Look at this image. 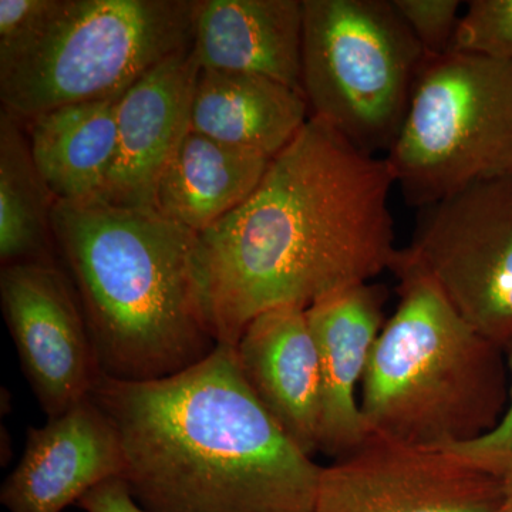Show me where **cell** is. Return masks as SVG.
Returning <instances> with one entry per match:
<instances>
[{
  "label": "cell",
  "instance_id": "cell-1",
  "mask_svg": "<svg viewBox=\"0 0 512 512\" xmlns=\"http://www.w3.org/2000/svg\"><path fill=\"white\" fill-rule=\"evenodd\" d=\"M386 158L309 119L241 207L197 235L195 268L218 345L259 313L308 309L392 269L399 248Z\"/></svg>",
  "mask_w": 512,
  "mask_h": 512
},
{
  "label": "cell",
  "instance_id": "cell-2",
  "mask_svg": "<svg viewBox=\"0 0 512 512\" xmlns=\"http://www.w3.org/2000/svg\"><path fill=\"white\" fill-rule=\"evenodd\" d=\"M90 399L123 446L128 490L148 512H313L322 467L248 386L234 346L164 379L101 375Z\"/></svg>",
  "mask_w": 512,
  "mask_h": 512
},
{
  "label": "cell",
  "instance_id": "cell-3",
  "mask_svg": "<svg viewBox=\"0 0 512 512\" xmlns=\"http://www.w3.org/2000/svg\"><path fill=\"white\" fill-rule=\"evenodd\" d=\"M50 221L101 375L150 382L214 352L195 232L156 210L100 201L55 202Z\"/></svg>",
  "mask_w": 512,
  "mask_h": 512
},
{
  "label": "cell",
  "instance_id": "cell-4",
  "mask_svg": "<svg viewBox=\"0 0 512 512\" xmlns=\"http://www.w3.org/2000/svg\"><path fill=\"white\" fill-rule=\"evenodd\" d=\"M390 271L400 299L360 386L367 433L431 448L483 436L508 403L504 349L471 328L399 254Z\"/></svg>",
  "mask_w": 512,
  "mask_h": 512
},
{
  "label": "cell",
  "instance_id": "cell-5",
  "mask_svg": "<svg viewBox=\"0 0 512 512\" xmlns=\"http://www.w3.org/2000/svg\"><path fill=\"white\" fill-rule=\"evenodd\" d=\"M191 0H59L45 28L0 64L3 110L20 121L69 104L117 99L192 46Z\"/></svg>",
  "mask_w": 512,
  "mask_h": 512
},
{
  "label": "cell",
  "instance_id": "cell-6",
  "mask_svg": "<svg viewBox=\"0 0 512 512\" xmlns=\"http://www.w3.org/2000/svg\"><path fill=\"white\" fill-rule=\"evenodd\" d=\"M424 57L392 0H303L309 113L370 156L399 136Z\"/></svg>",
  "mask_w": 512,
  "mask_h": 512
},
{
  "label": "cell",
  "instance_id": "cell-7",
  "mask_svg": "<svg viewBox=\"0 0 512 512\" xmlns=\"http://www.w3.org/2000/svg\"><path fill=\"white\" fill-rule=\"evenodd\" d=\"M384 158L404 200L419 210L512 174V62L453 50L424 57Z\"/></svg>",
  "mask_w": 512,
  "mask_h": 512
},
{
  "label": "cell",
  "instance_id": "cell-8",
  "mask_svg": "<svg viewBox=\"0 0 512 512\" xmlns=\"http://www.w3.org/2000/svg\"><path fill=\"white\" fill-rule=\"evenodd\" d=\"M399 258L433 282L468 325L512 343V174L478 181L420 208Z\"/></svg>",
  "mask_w": 512,
  "mask_h": 512
},
{
  "label": "cell",
  "instance_id": "cell-9",
  "mask_svg": "<svg viewBox=\"0 0 512 512\" xmlns=\"http://www.w3.org/2000/svg\"><path fill=\"white\" fill-rule=\"evenodd\" d=\"M505 483L443 448L369 436L322 467L313 512H504Z\"/></svg>",
  "mask_w": 512,
  "mask_h": 512
},
{
  "label": "cell",
  "instance_id": "cell-10",
  "mask_svg": "<svg viewBox=\"0 0 512 512\" xmlns=\"http://www.w3.org/2000/svg\"><path fill=\"white\" fill-rule=\"evenodd\" d=\"M0 302L20 366L47 419L90 399L101 370L69 276L53 262L3 265Z\"/></svg>",
  "mask_w": 512,
  "mask_h": 512
},
{
  "label": "cell",
  "instance_id": "cell-11",
  "mask_svg": "<svg viewBox=\"0 0 512 512\" xmlns=\"http://www.w3.org/2000/svg\"><path fill=\"white\" fill-rule=\"evenodd\" d=\"M200 72L190 46L165 59L121 94L116 157L94 201L156 210L161 175L191 130L192 100Z\"/></svg>",
  "mask_w": 512,
  "mask_h": 512
},
{
  "label": "cell",
  "instance_id": "cell-12",
  "mask_svg": "<svg viewBox=\"0 0 512 512\" xmlns=\"http://www.w3.org/2000/svg\"><path fill=\"white\" fill-rule=\"evenodd\" d=\"M124 471L116 427L87 399L43 427H29L25 453L0 488V503L9 512H63Z\"/></svg>",
  "mask_w": 512,
  "mask_h": 512
},
{
  "label": "cell",
  "instance_id": "cell-13",
  "mask_svg": "<svg viewBox=\"0 0 512 512\" xmlns=\"http://www.w3.org/2000/svg\"><path fill=\"white\" fill-rule=\"evenodd\" d=\"M386 295L384 286L365 282L306 309L322 376L319 451L329 456H348L369 437L357 393L386 323Z\"/></svg>",
  "mask_w": 512,
  "mask_h": 512
},
{
  "label": "cell",
  "instance_id": "cell-14",
  "mask_svg": "<svg viewBox=\"0 0 512 512\" xmlns=\"http://www.w3.org/2000/svg\"><path fill=\"white\" fill-rule=\"evenodd\" d=\"M239 369L262 406L309 456L319 451L322 376L306 309L259 313L235 345Z\"/></svg>",
  "mask_w": 512,
  "mask_h": 512
},
{
  "label": "cell",
  "instance_id": "cell-15",
  "mask_svg": "<svg viewBox=\"0 0 512 512\" xmlns=\"http://www.w3.org/2000/svg\"><path fill=\"white\" fill-rule=\"evenodd\" d=\"M303 0L195 2L192 52L201 70L248 73L302 90Z\"/></svg>",
  "mask_w": 512,
  "mask_h": 512
},
{
  "label": "cell",
  "instance_id": "cell-16",
  "mask_svg": "<svg viewBox=\"0 0 512 512\" xmlns=\"http://www.w3.org/2000/svg\"><path fill=\"white\" fill-rule=\"evenodd\" d=\"M308 101L284 83L248 73L201 70L191 110V130L274 158L306 126Z\"/></svg>",
  "mask_w": 512,
  "mask_h": 512
},
{
  "label": "cell",
  "instance_id": "cell-17",
  "mask_svg": "<svg viewBox=\"0 0 512 512\" xmlns=\"http://www.w3.org/2000/svg\"><path fill=\"white\" fill-rule=\"evenodd\" d=\"M271 161L190 130L161 175L156 211L201 234L251 197Z\"/></svg>",
  "mask_w": 512,
  "mask_h": 512
},
{
  "label": "cell",
  "instance_id": "cell-18",
  "mask_svg": "<svg viewBox=\"0 0 512 512\" xmlns=\"http://www.w3.org/2000/svg\"><path fill=\"white\" fill-rule=\"evenodd\" d=\"M119 99L69 104L25 121L33 163L53 201L99 197L116 157Z\"/></svg>",
  "mask_w": 512,
  "mask_h": 512
},
{
  "label": "cell",
  "instance_id": "cell-19",
  "mask_svg": "<svg viewBox=\"0 0 512 512\" xmlns=\"http://www.w3.org/2000/svg\"><path fill=\"white\" fill-rule=\"evenodd\" d=\"M20 121L0 111V259L52 262V208L55 201L37 173Z\"/></svg>",
  "mask_w": 512,
  "mask_h": 512
},
{
  "label": "cell",
  "instance_id": "cell-20",
  "mask_svg": "<svg viewBox=\"0 0 512 512\" xmlns=\"http://www.w3.org/2000/svg\"><path fill=\"white\" fill-rule=\"evenodd\" d=\"M451 50L512 62V0L468 2Z\"/></svg>",
  "mask_w": 512,
  "mask_h": 512
},
{
  "label": "cell",
  "instance_id": "cell-21",
  "mask_svg": "<svg viewBox=\"0 0 512 512\" xmlns=\"http://www.w3.org/2000/svg\"><path fill=\"white\" fill-rule=\"evenodd\" d=\"M424 56H443L453 47L460 16L458 0H392Z\"/></svg>",
  "mask_w": 512,
  "mask_h": 512
},
{
  "label": "cell",
  "instance_id": "cell-22",
  "mask_svg": "<svg viewBox=\"0 0 512 512\" xmlns=\"http://www.w3.org/2000/svg\"><path fill=\"white\" fill-rule=\"evenodd\" d=\"M505 350L508 352L511 386L503 416L493 429L483 436L466 443L443 447V450L456 454L470 466L500 480L512 477V343Z\"/></svg>",
  "mask_w": 512,
  "mask_h": 512
},
{
  "label": "cell",
  "instance_id": "cell-23",
  "mask_svg": "<svg viewBox=\"0 0 512 512\" xmlns=\"http://www.w3.org/2000/svg\"><path fill=\"white\" fill-rule=\"evenodd\" d=\"M59 6V0H0V64L28 47Z\"/></svg>",
  "mask_w": 512,
  "mask_h": 512
},
{
  "label": "cell",
  "instance_id": "cell-24",
  "mask_svg": "<svg viewBox=\"0 0 512 512\" xmlns=\"http://www.w3.org/2000/svg\"><path fill=\"white\" fill-rule=\"evenodd\" d=\"M77 507L84 512H148L134 500L123 478H111L97 485Z\"/></svg>",
  "mask_w": 512,
  "mask_h": 512
},
{
  "label": "cell",
  "instance_id": "cell-25",
  "mask_svg": "<svg viewBox=\"0 0 512 512\" xmlns=\"http://www.w3.org/2000/svg\"><path fill=\"white\" fill-rule=\"evenodd\" d=\"M505 483V507L504 512H512V477L504 480Z\"/></svg>",
  "mask_w": 512,
  "mask_h": 512
}]
</instances>
